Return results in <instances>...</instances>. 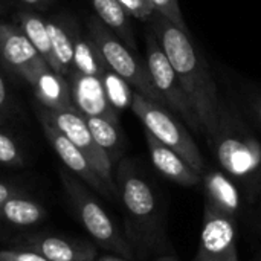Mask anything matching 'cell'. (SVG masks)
<instances>
[{
	"mask_svg": "<svg viewBox=\"0 0 261 261\" xmlns=\"http://www.w3.org/2000/svg\"><path fill=\"white\" fill-rule=\"evenodd\" d=\"M66 80L70 87L72 104L83 116H98L119 122L118 112L109 102L101 78L72 69Z\"/></svg>",
	"mask_w": 261,
	"mask_h": 261,
	"instance_id": "obj_12",
	"label": "cell"
},
{
	"mask_svg": "<svg viewBox=\"0 0 261 261\" xmlns=\"http://www.w3.org/2000/svg\"><path fill=\"white\" fill-rule=\"evenodd\" d=\"M35 113L38 119L47 121L57 130H60L90 162L99 177L106 182L110 191L118 199V188L115 184L113 176V162L110 161L109 154L96 144L86 118L76 109H66V110H52L37 104Z\"/></svg>",
	"mask_w": 261,
	"mask_h": 261,
	"instance_id": "obj_7",
	"label": "cell"
},
{
	"mask_svg": "<svg viewBox=\"0 0 261 261\" xmlns=\"http://www.w3.org/2000/svg\"><path fill=\"white\" fill-rule=\"evenodd\" d=\"M145 141L151 164L164 177L184 187H194L202 180V176L193 170L182 156H179L170 147L164 145L151 133L145 132Z\"/></svg>",
	"mask_w": 261,
	"mask_h": 261,
	"instance_id": "obj_14",
	"label": "cell"
},
{
	"mask_svg": "<svg viewBox=\"0 0 261 261\" xmlns=\"http://www.w3.org/2000/svg\"><path fill=\"white\" fill-rule=\"evenodd\" d=\"M87 35L101 52L109 69L122 76L135 92L156 104L167 107L164 98L151 81L145 61H142L138 52L132 50L96 15L87 20Z\"/></svg>",
	"mask_w": 261,
	"mask_h": 261,
	"instance_id": "obj_4",
	"label": "cell"
},
{
	"mask_svg": "<svg viewBox=\"0 0 261 261\" xmlns=\"http://www.w3.org/2000/svg\"><path fill=\"white\" fill-rule=\"evenodd\" d=\"M14 113H15L14 98H12V93L8 87L5 75L0 69V124L6 122L9 118H12Z\"/></svg>",
	"mask_w": 261,
	"mask_h": 261,
	"instance_id": "obj_27",
	"label": "cell"
},
{
	"mask_svg": "<svg viewBox=\"0 0 261 261\" xmlns=\"http://www.w3.org/2000/svg\"><path fill=\"white\" fill-rule=\"evenodd\" d=\"M125 12L130 17H135L142 21H148L151 15L156 12V8L151 0H118Z\"/></svg>",
	"mask_w": 261,
	"mask_h": 261,
	"instance_id": "obj_26",
	"label": "cell"
},
{
	"mask_svg": "<svg viewBox=\"0 0 261 261\" xmlns=\"http://www.w3.org/2000/svg\"><path fill=\"white\" fill-rule=\"evenodd\" d=\"M254 112H255V116H257V119L260 121L261 124V98H258V99L254 102Z\"/></svg>",
	"mask_w": 261,
	"mask_h": 261,
	"instance_id": "obj_31",
	"label": "cell"
},
{
	"mask_svg": "<svg viewBox=\"0 0 261 261\" xmlns=\"http://www.w3.org/2000/svg\"><path fill=\"white\" fill-rule=\"evenodd\" d=\"M145 64L151 81L164 98L167 107L182 118L193 132L202 133L200 121L190 102V98L151 29H148L145 35Z\"/></svg>",
	"mask_w": 261,
	"mask_h": 261,
	"instance_id": "obj_8",
	"label": "cell"
},
{
	"mask_svg": "<svg viewBox=\"0 0 261 261\" xmlns=\"http://www.w3.org/2000/svg\"><path fill=\"white\" fill-rule=\"evenodd\" d=\"M115 184L135 249L142 257L167 255L171 243L167 228V203L159 188L128 159L118 162Z\"/></svg>",
	"mask_w": 261,
	"mask_h": 261,
	"instance_id": "obj_2",
	"label": "cell"
},
{
	"mask_svg": "<svg viewBox=\"0 0 261 261\" xmlns=\"http://www.w3.org/2000/svg\"><path fill=\"white\" fill-rule=\"evenodd\" d=\"M156 261H180L179 258H176L174 255H161V257H158V260Z\"/></svg>",
	"mask_w": 261,
	"mask_h": 261,
	"instance_id": "obj_33",
	"label": "cell"
},
{
	"mask_svg": "<svg viewBox=\"0 0 261 261\" xmlns=\"http://www.w3.org/2000/svg\"><path fill=\"white\" fill-rule=\"evenodd\" d=\"M86 122L96 144L109 154L110 161L113 164L119 162L125 148V138L122 135L119 122L107 118H98V116H87Z\"/></svg>",
	"mask_w": 261,
	"mask_h": 261,
	"instance_id": "obj_22",
	"label": "cell"
},
{
	"mask_svg": "<svg viewBox=\"0 0 261 261\" xmlns=\"http://www.w3.org/2000/svg\"><path fill=\"white\" fill-rule=\"evenodd\" d=\"M0 64L28 84L47 63L17 24L0 21Z\"/></svg>",
	"mask_w": 261,
	"mask_h": 261,
	"instance_id": "obj_10",
	"label": "cell"
},
{
	"mask_svg": "<svg viewBox=\"0 0 261 261\" xmlns=\"http://www.w3.org/2000/svg\"><path fill=\"white\" fill-rule=\"evenodd\" d=\"M101 80H102V86L109 98V102L113 106L116 112H122L132 107L135 90L122 76L115 73L112 69H107Z\"/></svg>",
	"mask_w": 261,
	"mask_h": 261,
	"instance_id": "obj_23",
	"label": "cell"
},
{
	"mask_svg": "<svg viewBox=\"0 0 261 261\" xmlns=\"http://www.w3.org/2000/svg\"><path fill=\"white\" fill-rule=\"evenodd\" d=\"M98 261H128L124 257H119V255H106L102 258H99Z\"/></svg>",
	"mask_w": 261,
	"mask_h": 261,
	"instance_id": "obj_32",
	"label": "cell"
},
{
	"mask_svg": "<svg viewBox=\"0 0 261 261\" xmlns=\"http://www.w3.org/2000/svg\"><path fill=\"white\" fill-rule=\"evenodd\" d=\"M73 28L75 21L70 18H49L47 29L50 35L52 50L58 63L61 75H67L73 67Z\"/></svg>",
	"mask_w": 261,
	"mask_h": 261,
	"instance_id": "obj_20",
	"label": "cell"
},
{
	"mask_svg": "<svg viewBox=\"0 0 261 261\" xmlns=\"http://www.w3.org/2000/svg\"><path fill=\"white\" fill-rule=\"evenodd\" d=\"M130 109L142 122L145 132L151 133L158 141L182 156L187 164L200 176L205 173L206 164L197 144L194 142L188 130L179 122V119L174 118L173 112L168 107L156 104L141 93L135 92Z\"/></svg>",
	"mask_w": 261,
	"mask_h": 261,
	"instance_id": "obj_6",
	"label": "cell"
},
{
	"mask_svg": "<svg viewBox=\"0 0 261 261\" xmlns=\"http://www.w3.org/2000/svg\"><path fill=\"white\" fill-rule=\"evenodd\" d=\"M0 261H49L35 251L17 248L0 251Z\"/></svg>",
	"mask_w": 261,
	"mask_h": 261,
	"instance_id": "obj_28",
	"label": "cell"
},
{
	"mask_svg": "<svg viewBox=\"0 0 261 261\" xmlns=\"http://www.w3.org/2000/svg\"><path fill=\"white\" fill-rule=\"evenodd\" d=\"M147 23L174 67L200 121L202 135L210 144L229 109L219 95L208 63L194 46L188 32L179 29L159 12H154Z\"/></svg>",
	"mask_w": 261,
	"mask_h": 261,
	"instance_id": "obj_1",
	"label": "cell"
},
{
	"mask_svg": "<svg viewBox=\"0 0 261 261\" xmlns=\"http://www.w3.org/2000/svg\"><path fill=\"white\" fill-rule=\"evenodd\" d=\"M90 3L93 6L95 15L112 32H115L132 50L138 52L130 15L125 12L122 5L118 0H90Z\"/></svg>",
	"mask_w": 261,
	"mask_h": 261,
	"instance_id": "obj_19",
	"label": "cell"
},
{
	"mask_svg": "<svg viewBox=\"0 0 261 261\" xmlns=\"http://www.w3.org/2000/svg\"><path fill=\"white\" fill-rule=\"evenodd\" d=\"M202 182L205 190V203L237 219L242 208V199L234 180L228 174L213 170L202 174Z\"/></svg>",
	"mask_w": 261,
	"mask_h": 261,
	"instance_id": "obj_16",
	"label": "cell"
},
{
	"mask_svg": "<svg viewBox=\"0 0 261 261\" xmlns=\"http://www.w3.org/2000/svg\"><path fill=\"white\" fill-rule=\"evenodd\" d=\"M151 2L156 8V12L164 15L167 20H170L179 29L188 32V26L184 20L182 9L179 6V0H151Z\"/></svg>",
	"mask_w": 261,
	"mask_h": 261,
	"instance_id": "obj_25",
	"label": "cell"
},
{
	"mask_svg": "<svg viewBox=\"0 0 261 261\" xmlns=\"http://www.w3.org/2000/svg\"><path fill=\"white\" fill-rule=\"evenodd\" d=\"M210 145L228 176L251 182L261 173V144L231 110L223 116L220 128Z\"/></svg>",
	"mask_w": 261,
	"mask_h": 261,
	"instance_id": "obj_5",
	"label": "cell"
},
{
	"mask_svg": "<svg viewBox=\"0 0 261 261\" xmlns=\"http://www.w3.org/2000/svg\"><path fill=\"white\" fill-rule=\"evenodd\" d=\"M47 217L46 210L26 193L17 194L0 203V220L14 228H31Z\"/></svg>",
	"mask_w": 261,
	"mask_h": 261,
	"instance_id": "obj_18",
	"label": "cell"
},
{
	"mask_svg": "<svg viewBox=\"0 0 261 261\" xmlns=\"http://www.w3.org/2000/svg\"><path fill=\"white\" fill-rule=\"evenodd\" d=\"M15 2L18 5L23 6V9H32V11H38V9H44L50 5L52 0H11Z\"/></svg>",
	"mask_w": 261,
	"mask_h": 261,
	"instance_id": "obj_30",
	"label": "cell"
},
{
	"mask_svg": "<svg viewBox=\"0 0 261 261\" xmlns=\"http://www.w3.org/2000/svg\"><path fill=\"white\" fill-rule=\"evenodd\" d=\"M40 106L52 110L75 109L72 104L70 87L64 75L55 72L49 66L40 70L29 83Z\"/></svg>",
	"mask_w": 261,
	"mask_h": 261,
	"instance_id": "obj_15",
	"label": "cell"
},
{
	"mask_svg": "<svg viewBox=\"0 0 261 261\" xmlns=\"http://www.w3.org/2000/svg\"><path fill=\"white\" fill-rule=\"evenodd\" d=\"M0 165L2 167H23L24 154L17 141L0 128Z\"/></svg>",
	"mask_w": 261,
	"mask_h": 261,
	"instance_id": "obj_24",
	"label": "cell"
},
{
	"mask_svg": "<svg viewBox=\"0 0 261 261\" xmlns=\"http://www.w3.org/2000/svg\"><path fill=\"white\" fill-rule=\"evenodd\" d=\"M236 220L205 203L202 232L193 261H240Z\"/></svg>",
	"mask_w": 261,
	"mask_h": 261,
	"instance_id": "obj_9",
	"label": "cell"
},
{
	"mask_svg": "<svg viewBox=\"0 0 261 261\" xmlns=\"http://www.w3.org/2000/svg\"><path fill=\"white\" fill-rule=\"evenodd\" d=\"M17 245L18 248L38 252L49 261H93L96 257L93 245L54 234L29 236L18 240Z\"/></svg>",
	"mask_w": 261,
	"mask_h": 261,
	"instance_id": "obj_13",
	"label": "cell"
},
{
	"mask_svg": "<svg viewBox=\"0 0 261 261\" xmlns=\"http://www.w3.org/2000/svg\"><path fill=\"white\" fill-rule=\"evenodd\" d=\"M17 26L20 31L28 37V40L32 43V46L37 49L40 57L47 63L50 69L60 73L58 63L55 60L54 50H52V43H50V35L47 29V20L43 18L37 11L32 9H20L15 15Z\"/></svg>",
	"mask_w": 261,
	"mask_h": 261,
	"instance_id": "obj_17",
	"label": "cell"
},
{
	"mask_svg": "<svg viewBox=\"0 0 261 261\" xmlns=\"http://www.w3.org/2000/svg\"><path fill=\"white\" fill-rule=\"evenodd\" d=\"M21 193H24L21 188H18V187H15L12 184H6V182L0 180V203H3L5 200H8L12 196L21 194Z\"/></svg>",
	"mask_w": 261,
	"mask_h": 261,
	"instance_id": "obj_29",
	"label": "cell"
},
{
	"mask_svg": "<svg viewBox=\"0 0 261 261\" xmlns=\"http://www.w3.org/2000/svg\"><path fill=\"white\" fill-rule=\"evenodd\" d=\"M43 128V133L46 139L49 141L50 147L57 153V156L64 164V168H67L73 176H76L80 180H83L89 188L98 191L104 197L110 200H116V196L110 191V188L106 185V182L99 177V174L95 171V168L90 165L87 158L54 125H50L47 121L38 119Z\"/></svg>",
	"mask_w": 261,
	"mask_h": 261,
	"instance_id": "obj_11",
	"label": "cell"
},
{
	"mask_svg": "<svg viewBox=\"0 0 261 261\" xmlns=\"http://www.w3.org/2000/svg\"><path fill=\"white\" fill-rule=\"evenodd\" d=\"M75 70L102 78L109 66L89 35H83L78 24L73 28V67Z\"/></svg>",
	"mask_w": 261,
	"mask_h": 261,
	"instance_id": "obj_21",
	"label": "cell"
},
{
	"mask_svg": "<svg viewBox=\"0 0 261 261\" xmlns=\"http://www.w3.org/2000/svg\"><path fill=\"white\" fill-rule=\"evenodd\" d=\"M60 177L75 216L89 232V236L96 242V245L109 252H113L115 255L124 257L127 260L132 258V245L119 232L115 222L93 197L87 185L73 176L67 168L60 170Z\"/></svg>",
	"mask_w": 261,
	"mask_h": 261,
	"instance_id": "obj_3",
	"label": "cell"
}]
</instances>
